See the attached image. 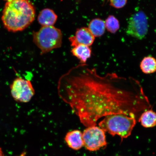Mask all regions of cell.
Listing matches in <instances>:
<instances>
[{
  "label": "cell",
  "instance_id": "obj_1",
  "mask_svg": "<svg viewBox=\"0 0 156 156\" xmlns=\"http://www.w3.org/2000/svg\"><path fill=\"white\" fill-rule=\"evenodd\" d=\"M57 87L60 98L87 127L96 126L99 119L108 115H136L151 107L137 81L115 73L101 76L86 64L80 63L62 76Z\"/></svg>",
  "mask_w": 156,
  "mask_h": 156
},
{
  "label": "cell",
  "instance_id": "obj_8",
  "mask_svg": "<svg viewBox=\"0 0 156 156\" xmlns=\"http://www.w3.org/2000/svg\"><path fill=\"white\" fill-rule=\"evenodd\" d=\"M69 40L73 47L80 44L90 46L94 42L95 37L88 28L83 27L78 29L75 36L70 37Z\"/></svg>",
  "mask_w": 156,
  "mask_h": 156
},
{
  "label": "cell",
  "instance_id": "obj_9",
  "mask_svg": "<svg viewBox=\"0 0 156 156\" xmlns=\"http://www.w3.org/2000/svg\"><path fill=\"white\" fill-rule=\"evenodd\" d=\"M65 140L68 146L74 150H79L83 146V133L79 130H74L68 132Z\"/></svg>",
  "mask_w": 156,
  "mask_h": 156
},
{
  "label": "cell",
  "instance_id": "obj_6",
  "mask_svg": "<svg viewBox=\"0 0 156 156\" xmlns=\"http://www.w3.org/2000/svg\"><path fill=\"white\" fill-rule=\"evenodd\" d=\"M83 146L90 151H98L107 145L105 132L96 126L89 127L83 133Z\"/></svg>",
  "mask_w": 156,
  "mask_h": 156
},
{
  "label": "cell",
  "instance_id": "obj_7",
  "mask_svg": "<svg viewBox=\"0 0 156 156\" xmlns=\"http://www.w3.org/2000/svg\"><path fill=\"white\" fill-rule=\"evenodd\" d=\"M148 30L147 17L140 11L131 16L128 21L126 32L133 37L141 40L145 37Z\"/></svg>",
  "mask_w": 156,
  "mask_h": 156
},
{
  "label": "cell",
  "instance_id": "obj_10",
  "mask_svg": "<svg viewBox=\"0 0 156 156\" xmlns=\"http://www.w3.org/2000/svg\"><path fill=\"white\" fill-rule=\"evenodd\" d=\"M58 16L52 10L43 9L38 15V23L42 27L52 26L57 21Z\"/></svg>",
  "mask_w": 156,
  "mask_h": 156
},
{
  "label": "cell",
  "instance_id": "obj_4",
  "mask_svg": "<svg viewBox=\"0 0 156 156\" xmlns=\"http://www.w3.org/2000/svg\"><path fill=\"white\" fill-rule=\"evenodd\" d=\"M62 37L61 31L53 26L42 27L33 34L34 43L40 49L42 54L60 48Z\"/></svg>",
  "mask_w": 156,
  "mask_h": 156
},
{
  "label": "cell",
  "instance_id": "obj_13",
  "mask_svg": "<svg viewBox=\"0 0 156 156\" xmlns=\"http://www.w3.org/2000/svg\"><path fill=\"white\" fill-rule=\"evenodd\" d=\"M88 29L95 37L102 36L106 29L105 22L100 19H93L89 23Z\"/></svg>",
  "mask_w": 156,
  "mask_h": 156
},
{
  "label": "cell",
  "instance_id": "obj_3",
  "mask_svg": "<svg viewBox=\"0 0 156 156\" xmlns=\"http://www.w3.org/2000/svg\"><path fill=\"white\" fill-rule=\"evenodd\" d=\"M136 123L135 114L119 113L105 117L99 126L105 132L119 136L122 140L131 135Z\"/></svg>",
  "mask_w": 156,
  "mask_h": 156
},
{
  "label": "cell",
  "instance_id": "obj_2",
  "mask_svg": "<svg viewBox=\"0 0 156 156\" xmlns=\"http://www.w3.org/2000/svg\"><path fill=\"white\" fill-rule=\"evenodd\" d=\"M35 16V9L29 0H7L2 19L5 28L16 32L27 28Z\"/></svg>",
  "mask_w": 156,
  "mask_h": 156
},
{
  "label": "cell",
  "instance_id": "obj_18",
  "mask_svg": "<svg viewBox=\"0 0 156 156\" xmlns=\"http://www.w3.org/2000/svg\"><path fill=\"white\" fill-rule=\"evenodd\" d=\"M25 153H23L22 154H21L19 156H25Z\"/></svg>",
  "mask_w": 156,
  "mask_h": 156
},
{
  "label": "cell",
  "instance_id": "obj_12",
  "mask_svg": "<svg viewBox=\"0 0 156 156\" xmlns=\"http://www.w3.org/2000/svg\"><path fill=\"white\" fill-rule=\"evenodd\" d=\"M139 122L144 127L150 128L156 126V113L151 109H147L142 113Z\"/></svg>",
  "mask_w": 156,
  "mask_h": 156
},
{
  "label": "cell",
  "instance_id": "obj_19",
  "mask_svg": "<svg viewBox=\"0 0 156 156\" xmlns=\"http://www.w3.org/2000/svg\"><path fill=\"white\" fill-rule=\"evenodd\" d=\"M6 1H7V0H6Z\"/></svg>",
  "mask_w": 156,
  "mask_h": 156
},
{
  "label": "cell",
  "instance_id": "obj_16",
  "mask_svg": "<svg viewBox=\"0 0 156 156\" xmlns=\"http://www.w3.org/2000/svg\"><path fill=\"white\" fill-rule=\"evenodd\" d=\"M127 0H110V5L117 9H121L125 5Z\"/></svg>",
  "mask_w": 156,
  "mask_h": 156
},
{
  "label": "cell",
  "instance_id": "obj_5",
  "mask_svg": "<svg viewBox=\"0 0 156 156\" xmlns=\"http://www.w3.org/2000/svg\"><path fill=\"white\" fill-rule=\"evenodd\" d=\"M10 88L12 96L18 102H30L35 95L34 89L30 81L18 76L13 80Z\"/></svg>",
  "mask_w": 156,
  "mask_h": 156
},
{
  "label": "cell",
  "instance_id": "obj_17",
  "mask_svg": "<svg viewBox=\"0 0 156 156\" xmlns=\"http://www.w3.org/2000/svg\"><path fill=\"white\" fill-rule=\"evenodd\" d=\"M0 156H4L3 152L1 148H0Z\"/></svg>",
  "mask_w": 156,
  "mask_h": 156
},
{
  "label": "cell",
  "instance_id": "obj_11",
  "mask_svg": "<svg viewBox=\"0 0 156 156\" xmlns=\"http://www.w3.org/2000/svg\"><path fill=\"white\" fill-rule=\"evenodd\" d=\"M73 55L80 60L81 64H86L90 58L91 51L89 46L80 44L73 47L71 51Z\"/></svg>",
  "mask_w": 156,
  "mask_h": 156
},
{
  "label": "cell",
  "instance_id": "obj_15",
  "mask_svg": "<svg viewBox=\"0 0 156 156\" xmlns=\"http://www.w3.org/2000/svg\"><path fill=\"white\" fill-rule=\"evenodd\" d=\"M105 27L108 32L115 34L120 28V23L118 19L114 16L110 15L105 21Z\"/></svg>",
  "mask_w": 156,
  "mask_h": 156
},
{
  "label": "cell",
  "instance_id": "obj_14",
  "mask_svg": "<svg viewBox=\"0 0 156 156\" xmlns=\"http://www.w3.org/2000/svg\"><path fill=\"white\" fill-rule=\"evenodd\" d=\"M140 68L144 73L150 74L156 71V59L151 56L144 58L140 63Z\"/></svg>",
  "mask_w": 156,
  "mask_h": 156
}]
</instances>
